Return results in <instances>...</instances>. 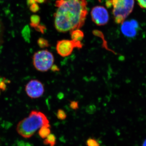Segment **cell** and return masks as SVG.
Masks as SVG:
<instances>
[{
	"label": "cell",
	"instance_id": "obj_28",
	"mask_svg": "<svg viewBox=\"0 0 146 146\" xmlns=\"http://www.w3.org/2000/svg\"><path fill=\"white\" fill-rule=\"evenodd\" d=\"M0 94H1V91H0Z\"/></svg>",
	"mask_w": 146,
	"mask_h": 146
},
{
	"label": "cell",
	"instance_id": "obj_24",
	"mask_svg": "<svg viewBox=\"0 0 146 146\" xmlns=\"http://www.w3.org/2000/svg\"><path fill=\"white\" fill-rule=\"evenodd\" d=\"M27 4L28 6L29 7L32 5L36 3L35 0H27Z\"/></svg>",
	"mask_w": 146,
	"mask_h": 146
},
{
	"label": "cell",
	"instance_id": "obj_25",
	"mask_svg": "<svg viewBox=\"0 0 146 146\" xmlns=\"http://www.w3.org/2000/svg\"><path fill=\"white\" fill-rule=\"evenodd\" d=\"M36 3H43L46 1V0H35Z\"/></svg>",
	"mask_w": 146,
	"mask_h": 146
},
{
	"label": "cell",
	"instance_id": "obj_1",
	"mask_svg": "<svg viewBox=\"0 0 146 146\" xmlns=\"http://www.w3.org/2000/svg\"><path fill=\"white\" fill-rule=\"evenodd\" d=\"M87 5L86 0H56L54 17L56 30L66 33L81 28L88 14Z\"/></svg>",
	"mask_w": 146,
	"mask_h": 146
},
{
	"label": "cell",
	"instance_id": "obj_10",
	"mask_svg": "<svg viewBox=\"0 0 146 146\" xmlns=\"http://www.w3.org/2000/svg\"><path fill=\"white\" fill-rule=\"evenodd\" d=\"M50 125H45L39 129V135L41 138L45 139L51 133Z\"/></svg>",
	"mask_w": 146,
	"mask_h": 146
},
{
	"label": "cell",
	"instance_id": "obj_5",
	"mask_svg": "<svg viewBox=\"0 0 146 146\" xmlns=\"http://www.w3.org/2000/svg\"><path fill=\"white\" fill-rule=\"evenodd\" d=\"M83 46L81 42H75L73 40L63 39L58 41L56 46V51L62 57L70 55L75 48L81 49Z\"/></svg>",
	"mask_w": 146,
	"mask_h": 146
},
{
	"label": "cell",
	"instance_id": "obj_20",
	"mask_svg": "<svg viewBox=\"0 0 146 146\" xmlns=\"http://www.w3.org/2000/svg\"><path fill=\"white\" fill-rule=\"evenodd\" d=\"M3 26L1 21L0 19V45L2 44L3 42Z\"/></svg>",
	"mask_w": 146,
	"mask_h": 146
},
{
	"label": "cell",
	"instance_id": "obj_22",
	"mask_svg": "<svg viewBox=\"0 0 146 146\" xmlns=\"http://www.w3.org/2000/svg\"><path fill=\"white\" fill-rule=\"evenodd\" d=\"M137 1L141 8L146 9V0H137Z\"/></svg>",
	"mask_w": 146,
	"mask_h": 146
},
{
	"label": "cell",
	"instance_id": "obj_2",
	"mask_svg": "<svg viewBox=\"0 0 146 146\" xmlns=\"http://www.w3.org/2000/svg\"><path fill=\"white\" fill-rule=\"evenodd\" d=\"M45 125H50L49 121L46 115L40 111L33 110L28 117L18 123L16 130L24 138H30Z\"/></svg>",
	"mask_w": 146,
	"mask_h": 146
},
{
	"label": "cell",
	"instance_id": "obj_21",
	"mask_svg": "<svg viewBox=\"0 0 146 146\" xmlns=\"http://www.w3.org/2000/svg\"><path fill=\"white\" fill-rule=\"evenodd\" d=\"M70 107L72 109L75 110L78 109L79 107L78 102L75 101H71L70 103Z\"/></svg>",
	"mask_w": 146,
	"mask_h": 146
},
{
	"label": "cell",
	"instance_id": "obj_17",
	"mask_svg": "<svg viewBox=\"0 0 146 146\" xmlns=\"http://www.w3.org/2000/svg\"><path fill=\"white\" fill-rule=\"evenodd\" d=\"M29 9L32 12L35 13L39 11L40 9V7H39V5L36 3H35L30 6Z\"/></svg>",
	"mask_w": 146,
	"mask_h": 146
},
{
	"label": "cell",
	"instance_id": "obj_15",
	"mask_svg": "<svg viewBox=\"0 0 146 146\" xmlns=\"http://www.w3.org/2000/svg\"><path fill=\"white\" fill-rule=\"evenodd\" d=\"M87 146H100V143L96 139L94 138H90L86 141Z\"/></svg>",
	"mask_w": 146,
	"mask_h": 146
},
{
	"label": "cell",
	"instance_id": "obj_23",
	"mask_svg": "<svg viewBox=\"0 0 146 146\" xmlns=\"http://www.w3.org/2000/svg\"><path fill=\"white\" fill-rule=\"evenodd\" d=\"M106 5L108 8H110L112 7V3L111 0H107L106 2Z\"/></svg>",
	"mask_w": 146,
	"mask_h": 146
},
{
	"label": "cell",
	"instance_id": "obj_26",
	"mask_svg": "<svg viewBox=\"0 0 146 146\" xmlns=\"http://www.w3.org/2000/svg\"><path fill=\"white\" fill-rule=\"evenodd\" d=\"M143 146H146V140L144 141L143 143Z\"/></svg>",
	"mask_w": 146,
	"mask_h": 146
},
{
	"label": "cell",
	"instance_id": "obj_7",
	"mask_svg": "<svg viewBox=\"0 0 146 146\" xmlns=\"http://www.w3.org/2000/svg\"><path fill=\"white\" fill-rule=\"evenodd\" d=\"M25 91L27 95L31 98H38L44 94V88L41 82L36 80H32L27 84Z\"/></svg>",
	"mask_w": 146,
	"mask_h": 146
},
{
	"label": "cell",
	"instance_id": "obj_14",
	"mask_svg": "<svg viewBox=\"0 0 146 146\" xmlns=\"http://www.w3.org/2000/svg\"><path fill=\"white\" fill-rule=\"evenodd\" d=\"M37 44H38V46L42 48H47L50 46L48 41L42 37L39 38L38 39V41H37Z\"/></svg>",
	"mask_w": 146,
	"mask_h": 146
},
{
	"label": "cell",
	"instance_id": "obj_13",
	"mask_svg": "<svg viewBox=\"0 0 146 146\" xmlns=\"http://www.w3.org/2000/svg\"><path fill=\"white\" fill-rule=\"evenodd\" d=\"M40 16L37 15H33L31 17L30 25L35 28L39 25L40 22Z\"/></svg>",
	"mask_w": 146,
	"mask_h": 146
},
{
	"label": "cell",
	"instance_id": "obj_12",
	"mask_svg": "<svg viewBox=\"0 0 146 146\" xmlns=\"http://www.w3.org/2000/svg\"><path fill=\"white\" fill-rule=\"evenodd\" d=\"M22 35L26 42H30L31 38V31L29 26H26L22 31Z\"/></svg>",
	"mask_w": 146,
	"mask_h": 146
},
{
	"label": "cell",
	"instance_id": "obj_9",
	"mask_svg": "<svg viewBox=\"0 0 146 146\" xmlns=\"http://www.w3.org/2000/svg\"><path fill=\"white\" fill-rule=\"evenodd\" d=\"M72 40L75 42H81L84 37V33L82 31L76 29L71 31Z\"/></svg>",
	"mask_w": 146,
	"mask_h": 146
},
{
	"label": "cell",
	"instance_id": "obj_3",
	"mask_svg": "<svg viewBox=\"0 0 146 146\" xmlns=\"http://www.w3.org/2000/svg\"><path fill=\"white\" fill-rule=\"evenodd\" d=\"M112 13L116 23L122 24L132 12L134 0H111Z\"/></svg>",
	"mask_w": 146,
	"mask_h": 146
},
{
	"label": "cell",
	"instance_id": "obj_8",
	"mask_svg": "<svg viewBox=\"0 0 146 146\" xmlns=\"http://www.w3.org/2000/svg\"><path fill=\"white\" fill-rule=\"evenodd\" d=\"M121 24V31L125 36L129 37H133L136 36L138 27L137 21L134 20L124 21Z\"/></svg>",
	"mask_w": 146,
	"mask_h": 146
},
{
	"label": "cell",
	"instance_id": "obj_6",
	"mask_svg": "<svg viewBox=\"0 0 146 146\" xmlns=\"http://www.w3.org/2000/svg\"><path fill=\"white\" fill-rule=\"evenodd\" d=\"M93 22L99 26L105 25L109 21L108 11L104 7L97 6L92 8L91 12Z\"/></svg>",
	"mask_w": 146,
	"mask_h": 146
},
{
	"label": "cell",
	"instance_id": "obj_27",
	"mask_svg": "<svg viewBox=\"0 0 146 146\" xmlns=\"http://www.w3.org/2000/svg\"><path fill=\"white\" fill-rule=\"evenodd\" d=\"M100 2H101V0H98Z\"/></svg>",
	"mask_w": 146,
	"mask_h": 146
},
{
	"label": "cell",
	"instance_id": "obj_11",
	"mask_svg": "<svg viewBox=\"0 0 146 146\" xmlns=\"http://www.w3.org/2000/svg\"><path fill=\"white\" fill-rule=\"evenodd\" d=\"M56 137L54 134L50 133L48 136L45 138L44 144L46 145L54 146L56 143Z\"/></svg>",
	"mask_w": 146,
	"mask_h": 146
},
{
	"label": "cell",
	"instance_id": "obj_19",
	"mask_svg": "<svg viewBox=\"0 0 146 146\" xmlns=\"http://www.w3.org/2000/svg\"><path fill=\"white\" fill-rule=\"evenodd\" d=\"M35 29L36 31L41 33H43V34L44 33L46 30V26L42 25H39L38 26L36 27Z\"/></svg>",
	"mask_w": 146,
	"mask_h": 146
},
{
	"label": "cell",
	"instance_id": "obj_16",
	"mask_svg": "<svg viewBox=\"0 0 146 146\" xmlns=\"http://www.w3.org/2000/svg\"><path fill=\"white\" fill-rule=\"evenodd\" d=\"M56 117L58 119L60 120H64L67 118V114L65 111L62 109H59L58 110L56 114Z\"/></svg>",
	"mask_w": 146,
	"mask_h": 146
},
{
	"label": "cell",
	"instance_id": "obj_18",
	"mask_svg": "<svg viewBox=\"0 0 146 146\" xmlns=\"http://www.w3.org/2000/svg\"><path fill=\"white\" fill-rule=\"evenodd\" d=\"M7 80L5 78H0V89H1L3 91H5L7 88V85L6 84L5 81Z\"/></svg>",
	"mask_w": 146,
	"mask_h": 146
},
{
	"label": "cell",
	"instance_id": "obj_4",
	"mask_svg": "<svg viewBox=\"0 0 146 146\" xmlns=\"http://www.w3.org/2000/svg\"><path fill=\"white\" fill-rule=\"evenodd\" d=\"M33 64L37 70L47 72L52 68L54 63L53 54L47 50L38 51L34 54Z\"/></svg>",
	"mask_w": 146,
	"mask_h": 146
}]
</instances>
